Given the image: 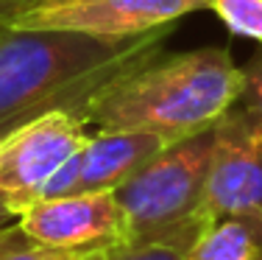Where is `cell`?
<instances>
[{"mask_svg": "<svg viewBox=\"0 0 262 260\" xmlns=\"http://www.w3.org/2000/svg\"><path fill=\"white\" fill-rule=\"evenodd\" d=\"M173 28L106 42L76 31L0 23V137L53 109L81 112L103 87L157 56Z\"/></svg>", "mask_w": 262, "mask_h": 260, "instance_id": "6da1fadb", "label": "cell"}, {"mask_svg": "<svg viewBox=\"0 0 262 260\" xmlns=\"http://www.w3.org/2000/svg\"><path fill=\"white\" fill-rule=\"evenodd\" d=\"M243 67L226 48L157 53L103 87L84 109L86 126L151 132L165 143L212 129L240 101Z\"/></svg>", "mask_w": 262, "mask_h": 260, "instance_id": "7a4b0ae2", "label": "cell"}, {"mask_svg": "<svg viewBox=\"0 0 262 260\" xmlns=\"http://www.w3.org/2000/svg\"><path fill=\"white\" fill-rule=\"evenodd\" d=\"M215 126L192 137L176 140L157 151L137 173H131L115 199L123 210L126 238L131 244L170 235L204 215Z\"/></svg>", "mask_w": 262, "mask_h": 260, "instance_id": "3957f363", "label": "cell"}, {"mask_svg": "<svg viewBox=\"0 0 262 260\" xmlns=\"http://www.w3.org/2000/svg\"><path fill=\"white\" fill-rule=\"evenodd\" d=\"M90 140V126L70 109H53L0 137V204L17 215L39 202L48 182Z\"/></svg>", "mask_w": 262, "mask_h": 260, "instance_id": "277c9868", "label": "cell"}, {"mask_svg": "<svg viewBox=\"0 0 262 260\" xmlns=\"http://www.w3.org/2000/svg\"><path fill=\"white\" fill-rule=\"evenodd\" d=\"M207 0H28L3 17V26L34 31H76L95 39L123 42L179 20Z\"/></svg>", "mask_w": 262, "mask_h": 260, "instance_id": "5b68a950", "label": "cell"}, {"mask_svg": "<svg viewBox=\"0 0 262 260\" xmlns=\"http://www.w3.org/2000/svg\"><path fill=\"white\" fill-rule=\"evenodd\" d=\"M34 244L59 252L112 255L128 246L123 210L115 190H84L39 199L14 215Z\"/></svg>", "mask_w": 262, "mask_h": 260, "instance_id": "8992f818", "label": "cell"}, {"mask_svg": "<svg viewBox=\"0 0 262 260\" xmlns=\"http://www.w3.org/2000/svg\"><path fill=\"white\" fill-rule=\"evenodd\" d=\"M204 215L262 218V115L240 101L215 123Z\"/></svg>", "mask_w": 262, "mask_h": 260, "instance_id": "52a82bcc", "label": "cell"}, {"mask_svg": "<svg viewBox=\"0 0 262 260\" xmlns=\"http://www.w3.org/2000/svg\"><path fill=\"white\" fill-rule=\"evenodd\" d=\"M165 143L151 132L137 129H95L78 154V190H115L137 173Z\"/></svg>", "mask_w": 262, "mask_h": 260, "instance_id": "ba28073f", "label": "cell"}, {"mask_svg": "<svg viewBox=\"0 0 262 260\" xmlns=\"http://www.w3.org/2000/svg\"><path fill=\"white\" fill-rule=\"evenodd\" d=\"M187 260H262V218L217 215L207 218Z\"/></svg>", "mask_w": 262, "mask_h": 260, "instance_id": "9c48e42d", "label": "cell"}, {"mask_svg": "<svg viewBox=\"0 0 262 260\" xmlns=\"http://www.w3.org/2000/svg\"><path fill=\"white\" fill-rule=\"evenodd\" d=\"M204 221L207 218L192 221V224H187V227H182V230H176L170 235H162V238L123 246V249L112 252L106 260H187V252H190L195 235L201 232Z\"/></svg>", "mask_w": 262, "mask_h": 260, "instance_id": "30bf717a", "label": "cell"}, {"mask_svg": "<svg viewBox=\"0 0 262 260\" xmlns=\"http://www.w3.org/2000/svg\"><path fill=\"white\" fill-rule=\"evenodd\" d=\"M109 255H84V252H59L39 246L17 227V221L0 230V260H103Z\"/></svg>", "mask_w": 262, "mask_h": 260, "instance_id": "8fae6325", "label": "cell"}, {"mask_svg": "<svg viewBox=\"0 0 262 260\" xmlns=\"http://www.w3.org/2000/svg\"><path fill=\"white\" fill-rule=\"evenodd\" d=\"M207 9L234 36L262 42V0H207Z\"/></svg>", "mask_w": 262, "mask_h": 260, "instance_id": "7c38bea8", "label": "cell"}, {"mask_svg": "<svg viewBox=\"0 0 262 260\" xmlns=\"http://www.w3.org/2000/svg\"><path fill=\"white\" fill-rule=\"evenodd\" d=\"M240 104L251 107L254 112L262 115V42L254 51V56L243 65V92Z\"/></svg>", "mask_w": 262, "mask_h": 260, "instance_id": "4fadbf2b", "label": "cell"}, {"mask_svg": "<svg viewBox=\"0 0 262 260\" xmlns=\"http://www.w3.org/2000/svg\"><path fill=\"white\" fill-rule=\"evenodd\" d=\"M23 3H28V0H0V20H3L9 11H14V9H20Z\"/></svg>", "mask_w": 262, "mask_h": 260, "instance_id": "5bb4252c", "label": "cell"}, {"mask_svg": "<svg viewBox=\"0 0 262 260\" xmlns=\"http://www.w3.org/2000/svg\"><path fill=\"white\" fill-rule=\"evenodd\" d=\"M11 221H14V215H11L9 210H6L3 204H0V230H3L6 224H11Z\"/></svg>", "mask_w": 262, "mask_h": 260, "instance_id": "9a60e30c", "label": "cell"}, {"mask_svg": "<svg viewBox=\"0 0 262 260\" xmlns=\"http://www.w3.org/2000/svg\"><path fill=\"white\" fill-rule=\"evenodd\" d=\"M103 260H106V257H103Z\"/></svg>", "mask_w": 262, "mask_h": 260, "instance_id": "2e32d148", "label": "cell"}]
</instances>
